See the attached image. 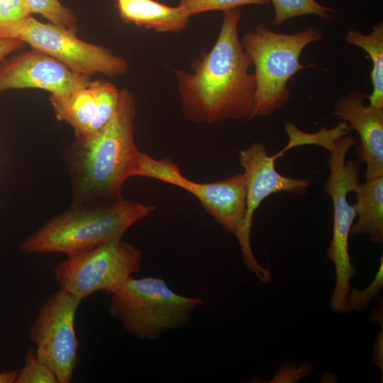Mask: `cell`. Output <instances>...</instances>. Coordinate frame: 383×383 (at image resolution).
I'll use <instances>...</instances> for the list:
<instances>
[{
	"label": "cell",
	"mask_w": 383,
	"mask_h": 383,
	"mask_svg": "<svg viewBox=\"0 0 383 383\" xmlns=\"http://www.w3.org/2000/svg\"><path fill=\"white\" fill-rule=\"evenodd\" d=\"M25 1L31 14H40L50 23L77 33V18L72 11L62 5L59 0H25Z\"/></svg>",
	"instance_id": "21"
},
{
	"label": "cell",
	"mask_w": 383,
	"mask_h": 383,
	"mask_svg": "<svg viewBox=\"0 0 383 383\" xmlns=\"http://www.w3.org/2000/svg\"><path fill=\"white\" fill-rule=\"evenodd\" d=\"M383 287V256L374 279L364 289L350 287L347 296L345 312L360 311L379 295Z\"/></svg>",
	"instance_id": "24"
},
{
	"label": "cell",
	"mask_w": 383,
	"mask_h": 383,
	"mask_svg": "<svg viewBox=\"0 0 383 383\" xmlns=\"http://www.w3.org/2000/svg\"><path fill=\"white\" fill-rule=\"evenodd\" d=\"M77 33L30 16L9 30L6 38H16L60 62L72 71L89 77L101 74L110 77L126 75L128 62L109 49L79 39Z\"/></svg>",
	"instance_id": "8"
},
{
	"label": "cell",
	"mask_w": 383,
	"mask_h": 383,
	"mask_svg": "<svg viewBox=\"0 0 383 383\" xmlns=\"http://www.w3.org/2000/svg\"><path fill=\"white\" fill-rule=\"evenodd\" d=\"M90 85L96 96V112L85 136L96 133L111 120L119 101V90L109 82L102 79L91 81Z\"/></svg>",
	"instance_id": "19"
},
{
	"label": "cell",
	"mask_w": 383,
	"mask_h": 383,
	"mask_svg": "<svg viewBox=\"0 0 383 383\" xmlns=\"http://www.w3.org/2000/svg\"><path fill=\"white\" fill-rule=\"evenodd\" d=\"M311 371V363L305 362L299 367H296L295 364H284L277 371L271 382H295Z\"/></svg>",
	"instance_id": "26"
},
{
	"label": "cell",
	"mask_w": 383,
	"mask_h": 383,
	"mask_svg": "<svg viewBox=\"0 0 383 383\" xmlns=\"http://www.w3.org/2000/svg\"><path fill=\"white\" fill-rule=\"evenodd\" d=\"M90 82L89 77L76 73L34 49L0 62V93L7 89H40L52 95H66Z\"/></svg>",
	"instance_id": "11"
},
{
	"label": "cell",
	"mask_w": 383,
	"mask_h": 383,
	"mask_svg": "<svg viewBox=\"0 0 383 383\" xmlns=\"http://www.w3.org/2000/svg\"><path fill=\"white\" fill-rule=\"evenodd\" d=\"M284 130L289 136V142L283 149L272 155L274 160L288 150L304 145H318L331 152L335 148L337 141L345 136L350 131V128L348 123L343 121L332 129L322 127L316 133H309L299 130L292 122H287Z\"/></svg>",
	"instance_id": "18"
},
{
	"label": "cell",
	"mask_w": 383,
	"mask_h": 383,
	"mask_svg": "<svg viewBox=\"0 0 383 383\" xmlns=\"http://www.w3.org/2000/svg\"><path fill=\"white\" fill-rule=\"evenodd\" d=\"M345 41L364 50L372 62L371 80L372 91L367 96L370 105L383 109V23L379 22L371 33L366 35L357 30H349Z\"/></svg>",
	"instance_id": "17"
},
{
	"label": "cell",
	"mask_w": 383,
	"mask_h": 383,
	"mask_svg": "<svg viewBox=\"0 0 383 383\" xmlns=\"http://www.w3.org/2000/svg\"><path fill=\"white\" fill-rule=\"evenodd\" d=\"M136 101L128 89L119 90L117 110L95 134L75 138L64 151L72 203L112 201L122 197L125 181L133 177L140 151L134 139Z\"/></svg>",
	"instance_id": "2"
},
{
	"label": "cell",
	"mask_w": 383,
	"mask_h": 383,
	"mask_svg": "<svg viewBox=\"0 0 383 383\" xmlns=\"http://www.w3.org/2000/svg\"><path fill=\"white\" fill-rule=\"evenodd\" d=\"M367 96L353 91L338 97L334 107V115L360 135L357 152L366 163V179L383 176V109L366 106Z\"/></svg>",
	"instance_id": "13"
},
{
	"label": "cell",
	"mask_w": 383,
	"mask_h": 383,
	"mask_svg": "<svg viewBox=\"0 0 383 383\" xmlns=\"http://www.w3.org/2000/svg\"><path fill=\"white\" fill-rule=\"evenodd\" d=\"M15 383H58L52 370L36 356L29 347L24 356V365L18 372Z\"/></svg>",
	"instance_id": "22"
},
{
	"label": "cell",
	"mask_w": 383,
	"mask_h": 383,
	"mask_svg": "<svg viewBox=\"0 0 383 383\" xmlns=\"http://www.w3.org/2000/svg\"><path fill=\"white\" fill-rule=\"evenodd\" d=\"M155 209L123 196L108 201L72 203L27 237L19 248L28 254L72 255L122 238L131 226Z\"/></svg>",
	"instance_id": "3"
},
{
	"label": "cell",
	"mask_w": 383,
	"mask_h": 383,
	"mask_svg": "<svg viewBox=\"0 0 383 383\" xmlns=\"http://www.w3.org/2000/svg\"><path fill=\"white\" fill-rule=\"evenodd\" d=\"M357 201L353 204L357 216L352 226L353 235H370L372 243L383 242V176L366 179L359 184Z\"/></svg>",
	"instance_id": "15"
},
{
	"label": "cell",
	"mask_w": 383,
	"mask_h": 383,
	"mask_svg": "<svg viewBox=\"0 0 383 383\" xmlns=\"http://www.w3.org/2000/svg\"><path fill=\"white\" fill-rule=\"evenodd\" d=\"M203 302L199 297L177 294L162 278L131 277L111 294L109 312L128 333L151 340L187 325Z\"/></svg>",
	"instance_id": "5"
},
{
	"label": "cell",
	"mask_w": 383,
	"mask_h": 383,
	"mask_svg": "<svg viewBox=\"0 0 383 383\" xmlns=\"http://www.w3.org/2000/svg\"><path fill=\"white\" fill-rule=\"evenodd\" d=\"M238 160L244 170L246 211L242 234L238 241L246 266L260 281L268 282L272 278V273L257 262L250 245L253 214L262 201L272 194L287 192L304 194L310 181L294 179L279 173L274 167L275 160L268 155L266 146L260 143H252L240 150Z\"/></svg>",
	"instance_id": "10"
},
{
	"label": "cell",
	"mask_w": 383,
	"mask_h": 383,
	"mask_svg": "<svg viewBox=\"0 0 383 383\" xmlns=\"http://www.w3.org/2000/svg\"><path fill=\"white\" fill-rule=\"evenodd\" d=\"M30 16L25 0H0V39Z\"/></svg>",
	"instance_id": "25"
},
{
	"label": "cell",
	"mask_w": 383,
	"mask_h": 383,
	"mask_svg": "<svg viewBox=\"0 0 383 383\" xmlns=\"http://www.w3.org/2000/svg\"><path fill=\"white\" fill-rule=\"evenodd\" d=\"M381 323V332L377 335L373 348L372 364L378 366L383 374V324Z\"/></svg>",
	"instance_id": "28"
},
{
	"label": "cell",
	"mask_w": 383,
	"mask_h": 383,
	"mask_svg": "<svg viewBox=\"0 0 383 383\" xmlns=\"http://www.w3.org/2000/svg\"><path fill=\"white\" fill-rule=\"evenodd\" d=\"M82 300L60 289L40 307L29 329L38 358L49 367L58 383L72 381L78 360L74 322Z\"/></svg>",
	"instance_id": "9"
},
{
	"label": "cell",
	"mask_w": 383,
	"mask_h": 383,
	"mask_svg": "<svg viewBox=\"0 0 383 383\" xmlns=\"http://www.w3.org/2000/svg\"><path fill=\"white\" fill-rule=\"evenodd\" d=\"M24 43L16 38L0 39V62L24 45Z\"/></svg>",
	"instance_id": "27"
},
{
	"label": "cell",
	"mask_w": 383,
	"mask_h": 383,
	"mask_svg": "<svg viewBox=\"0 0 383 383\" xmlns=\"http://www.w3.org/2000/svg\"><path fill=\"white\" fill-rule=\"evenodd\" d=\"M323 37V32L314 27L287 34L274 32L262 23L243 35L242 47L255 68L250 120L269 116L287 105L291 99L287 84L290 79L298 72L316 65L300 62L303 50Z\"/></svg>",
	"instance_id": "4"
},
{
	"label": "cell",
	"mask_w": 383,
	"mask_h": 383,
	"mask_svg": "<svg viewBox=\"0 0 383 383\" xmlns=\"http://www.w3.org/2000/svg\"><path fill=\"white\" fill-rule=\"evenodd\" d=\"M223 13L211 50L202 51L189 70H174L182 113L194 123L251 119L255 78L238 35L240 8Z\"/></svg>",
	"instance_id": "1"
},
{
	"label": "cell",
	"mask_w": 383,
	"mask_h": 383,
	"mask_svg": "<svg viewBox=\"0 0 383 383\" xmlns=\"http://www.w3.org/2000/svg\"><path fill=\"white\" fill-rule=\"evenodd\" d=\"M120 17L156 32H180L189 25L190 16L179 6H170L155 0H114Z\"/></svg>",
	"instance_id": "14"
},
{
	"label": "cell",
	"mask_w": 383,
	"mask_h": 383,
	"mask_svg": "<svg viewBox=\"0 0 383 383\" xmlns=\"http://www.w3.org/2000/svg\"><path fill=\"white\" fill-rule=\"evenodd\" d=\"M274 9V26H280L287 20L304 15H316L330 18L335 10L323 6L316 0H269Z\"/></svg>",
	"instance_id": "20"
},
{
	"label": "cell",
	"mask_w": 383,
	"mask_h": 383,
	"mask_svg": "<svg viewBox=\"0 0 383 383\" xmlns=\"http://www.w3.org/2000/svg\"><path fill=\"white\" fill-rule=\"evenodd\" d=\"M269 0H179V6L190 17L213 11L240 8L245 5H265Z\"/></svg>",
	"instance_id": "23"
},
{
	"label": "cell",
	"mask_w": 383,
	"mask_h": 383,
	"mask_svg": "<svg viewBox=\"0 0 383 383\" xmlns=\"http://www.w3.org/2000/svg\"><path fill=\"white\" fill-rule=\"evenodd\" d=\"M355 143V139L349 135L337 141L328 157L330 174L324 187L333 205V238L327 255L333 262L335 270V287L329 305L337 312L345 311L351 287L350 279L356 273L348 250L349 235L356 213L353 205L348 201L347 196L358 189L360 164L354 160L346 162L347 154Z\"/></svg>",
	"instance_id": "6"
},
{
	"label": "cell",
	"mask_w": 383,
	"mask_h": 383,
	"mask_svg": "<svg viewBox=\"0 0 383 383\" xmlns=\"http://www.w3.org/2000/svg\"><path fill=\"white\" fill-rule=\"evenodd\" d=\"M18 372L14 370L0 372V383H15Z\"/></svg>",
	"instance_id": "29"
},
{
	"label": "cell",
	"mask_w": 383,
	"mask_h": 383,
	"mask_svg": "<svg viewBox=\"0 0 383 383\" xmlns=\"http://www.w3.org/2000/svg\"><path fill=\"white\" fill-rule=\"evenodd\" d=\"M143 253L121 238L67 256L54 270L60 289L82 301L98 291L113 294L141 270Z\"/></svg>",
	"instance_id": "7"
},
{
	"label": "cell",
	"mask_w": 383,
	"mask_h": 383,
	"mask_svg": "<svg viewBox=\"0 0 383 383\" xmlns=\"http://www.w3.org/2000/svg\"><path fill=\"white\" fill-rule=\"evenodd\" d=\"M55 117L74 128L76 138L87 135L96 112V96L90 84L66 95L50 94Z\"/></svg>",
	"instance_id": "16"
},
{
	"label": "cell",
	"mask_w": 383,
	"mask_h": 383,
	"mask_svg": "<svg viewBox=\"0 0 383 383\" xmlns=\"http://www.w3.org/2000/svg\"><path fill=\"white\" fill-rule=\"evenodd\" d=\"M163 182L191 193L225 232L233 234L238 240L240 239L246 211V187L243 173L216 182L200 183L184 177L176 165Z\"/></svg>",
	"instance_id": "12"
}]
</instances>
